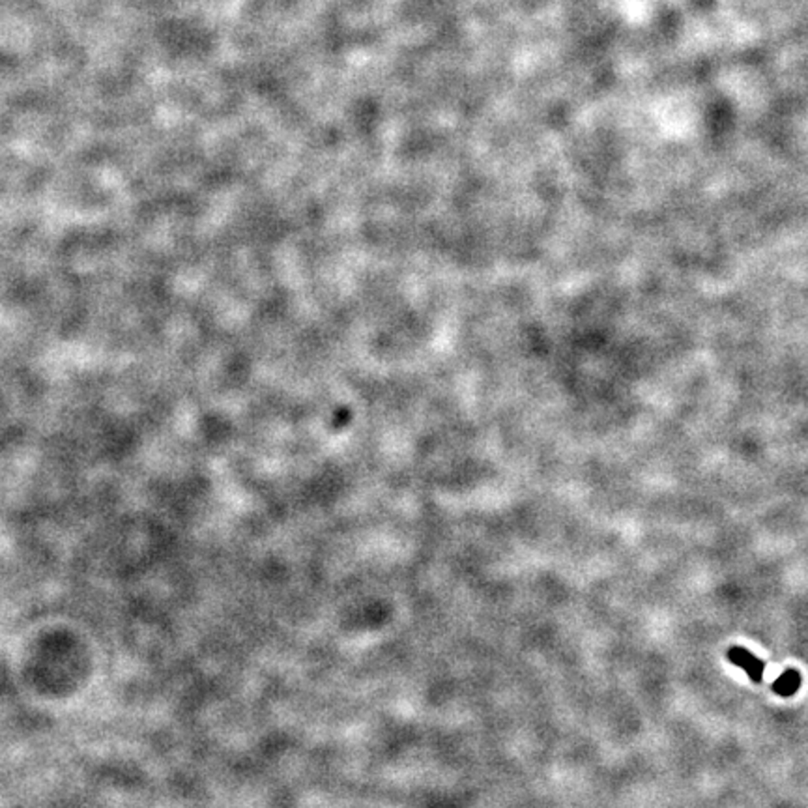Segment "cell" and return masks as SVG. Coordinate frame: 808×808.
<instances>
[{
	"mask_svg": "<svg viewBox=\"0 0 808 808\" xmlns=\"http://www.w3.org/2000/svg\"><path fill=\"white\" fill-rule=\"evenodd\" d=\"M726 657H728V660L732 662V664L739 666L741 670L745 672L746 676L752 679V683L760 685V683L763 681L766 662H763L761 659H758L754 653H750V651L745 650V648H739V645H735V648H730L728 653H726Z\"/></svg>",
	"mask_w": 808,
	"mask_h": 808,
	"instance_id": "6da1fadb",
	"label": "cell"
},
{
	"mask_svg": "<svg viewBox=\"0 0 808 808\" xmlns=\"http://www.w3.org/2000/svg\"><path fill=\"white\" fill-rule=\"evenodd\" d=\"M799 687H801V674L797 670H793V668H787L771 685L773 692L782 698L793 696L799 691Z\"/></svg>",
	"mask_w": 808,
	"mask_h": 808,
	"instance_id": "7a4b0ae2",
	"label": "cell"
}]
</instances>
